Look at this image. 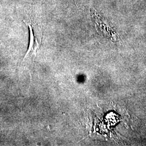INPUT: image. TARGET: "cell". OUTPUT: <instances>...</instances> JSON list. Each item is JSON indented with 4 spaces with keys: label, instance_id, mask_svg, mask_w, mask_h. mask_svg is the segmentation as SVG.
<instances>
[{
    "label": "cell",
    "instance_id": "cell-1",
    "mask_svg": "<svg viewBox=\"0 0 146 146\" xmlns=\"http://www.w3.org/2000/svg\"><path fill=\"white\" fill-rule=\"evenodd\" d=\"M27 26L29 27L30 33V41L28 50L23 58V61L27 58L36 57L37 50L40 49L41 44V32L39 27L33 24L32 22L24 21Z\"/></svg>",
    "mask_w": 146,
    "mask_h": 146
}]
</instances>
